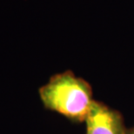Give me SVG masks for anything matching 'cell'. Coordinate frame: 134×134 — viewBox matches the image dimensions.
<instances>
[{
  "label": "cell",
  "instance_id": "obj_1",
  "mask_svg": "<svg viewBox=\"0 0 134 134\" xmlns=\"http://www.w3.org/2000/svg\"><path fill=\"white\" fill-rule=\"evenodd\" d=\"M38 92L45 108L77 123L85 121L94 101L91 85L71 71L52 76Z\"/></svg>",
  "mask_w": 134,
  "mask_h": 134
},
{
  "label": "cell",
  "instance_id": "obj_2",
  "mask_svg": "<svg viewBox=\"0 0 134 134\" xmlns=\"http://www.w3.org/2000/svg\"><path fill=\"white\" fill-rule=\"evenodd\" d=\"M85 134H126L124 118L119 111L94 100L86 119Z\"/></svg>",
  "mask_w": 134,
  "mask_h": 134
},
{
  "label": "cell",
  "instance_id": "obj_3",
  "mask_svg": "<svg viewBox=\"0 0 134 134\" xmlns=\"http://www.w3.org/2000/svg\"><path fill=\"white\" fill-rule=\"evenodd\" d=\"M126 134H134V126H132V128H129V129H127Z\"/></svg>",
  "mask_w": 134,
  "mask_h": 134
}]
</instances>
